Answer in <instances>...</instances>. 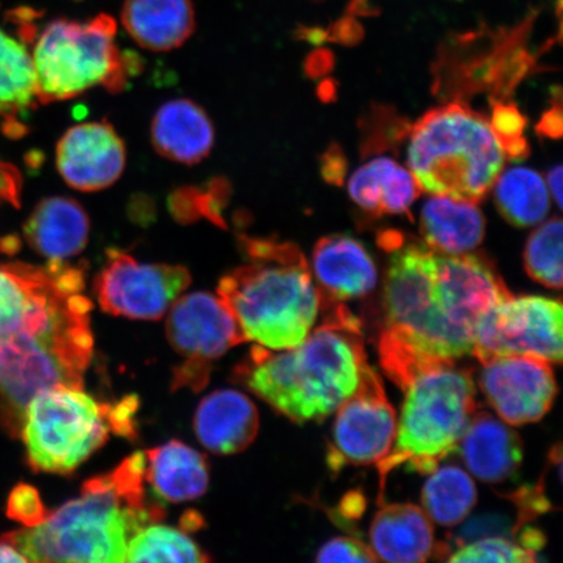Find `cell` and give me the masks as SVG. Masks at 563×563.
Returning <instances> with one entry per match:
<instances>
[{
    "mask_svg": "<svg viewBox=\"0 0 563 563\" xmlns=\"http://www.w3.org/2000/svg\"><path fill=\"white\" fill-rule=\"evenodd\" d=\"M325 319L298 346H253L235 378L294 422L321 421L356 390L368 358L361 322L343 302H327Z\"/></svg>",
    "mask_w": 563,
    "mask_h": 563,
    "instance_id": "6da1fadb",
    "label": "cell"
},
{
    "mask_svg": "<svg viewBox=\"0 0 563 563\" xmlns=\"http://www.w3.org/2000/svg\"><path fill=\"white\" fill-rule=\"evenodd\" d=\"M165 517L147 501L145 455L137 452L111 473L82 484L80 496L45 522L5 533L4 543L33 562H125L130 541Z\"/></svg>",
    "mask_w": 563,
    "mask_h": 563,
    "instance_id": "7a4b0ae2",
    "label": "cell"
},
{
    "mask_svg": "<svg viewBox=\"0 0 563 563\" xmlns=\"http://www.w3.org/2000/svg\"><path fill=\"white\" fill-rule=\"evenodd\" d=\"M246 263L227 274L218 297L241 327L246 342L271 350L298 346L311 333L321 298L311 267L297 245L241 236Z\"/></svg>",
    "mask_w": 563,
    "mask_h": 563,
    "instance_id": "3957f363",
    "label": "cell"
},
{
    "mask_svg": "<svg viewBox=\"0 0 563 563\" xmlns=\"http://www.w3.org/2000/svg\"><path fill=\"white\" fill-rule=\"evenodd\" d=\"M505 158L487 119L462 103L428 111L408 143V166L421 191L475 203L495 186Z\"/></svg>",
    "mask_w": 563,
    "mask_h": 563,
    "instance_id": "277c9868",
    "label": "cell"
},
{
    "mask_svg": "<svg viewBox=\"0 0 563 563\" xmlns=\"http://www.w3.org/2000/svg\"><path fill=\"white\" fill-rule=\"evenodd\" d=\"M405 402L391 452L376 464L379 474L378 505L384 503L387 477L405 466L431 474L452 455L476 410L473 373L456 362L432 365L404 389Z\"/></svg>",
    "mask_w": 563,
    "mask_h": 563,
    "instance_id": "5b68a950",
    "label": "cell"
},
{
    "mask_svg": "<svg viewBox=\"0 0 563 563\" xmlns=\"http://www.w3.org/2000/svg\"><path fill=\"white\" fill-rule=\"evenodd\" d=\"M139 399L97 402L82 389L47 387L27 405L20 438L35 473L66 475L109 440L110 433L133 439Z\"/></svg>",
    "mask_w": 563,
    "mask_h": 563,
    "instance_id": "8992f818",
    "label": "cell"
},
{
    "mask_svg": "<svg viewBox=\"0 0 563 563\" xmlns=\"http://www.w3.org/2000/svg\"><path fill=\"white\" fill-rule=\"evenodd\" d=\"M115 35V20L103 13L48 24L32 56L38 102L67 101L97 87L121 93L140 63L119 51Z\"/></svg>",
    "mask_w": 563,
    "mask_h": 563,
    "instance_id": "52a82bcc",
    "label": "cell"
},
{
    "mask_svg": "<svg viewBox=\"0 0 563 563\" xmlns=\"http://www.w3.org/2000/svg\"><path fill=\"white\" fill-rule=\"evenodd\" d=\"M86 271L67 262L44 267L24 263L0 265V340L26 335L42 340L95 342Z\"/></svg>",
    "mask_w": 563,
    "mask_h": 563,
    "instance_id": "ba28073f",
    "label": "cell"
},
{
    "mask_svg": "<svg viewBox=\"0 0 563 563\" xmlns=\"http://www.w3.org/2000/svg\"><path fill=\"white\" fill-rule=\"evenodd\" d=\"M511 295L487 257L435 252L431 290L435 355L453 362L473 356L478 321Z\"/></svg>",
    "mask_w": 563,
    "mask_h": 563,
    "instance_id": "9c48e42d",
    "label": "cell"
},
{
    "mask_svg": "<svg viewBox=\"0 0 563 563\" xmlns=\"http://www.w3.org/2000/svg\"><path fill=\"white\" fill-rule=\"evenodd\" d=\"M166 333L173 349L185 357L174 371V390H202L209 383L211 363L246 342L229 308L209 292L176 299L168 309Z\"/></svg>",
    "mask_w": 563,
    "mask_h": 563,
    "instance_id": "30bf717a",
    "label": "cell"
},
{
    "mask_svg": "<svg viewBox=\"0 0 563 563\" xmlns=\"http://www.w3.org/2000/svg\"><path fill=\"white\" fill-rule=\"evenodd\" d=\"M562 316L559 300L511 295L478 321L473 356L484 363L497 356L525 355L560 365Z\"/></svg>",
    "mask_w": 563,
    "mask_h": 563,
    "instance_id": "8fae6325",
    "label": "cell"
},
{
    "mask_svg": "<svg viewBox=\"0 0 563 563\" xmlns=\"http://www.w3.org/2000/svg\"><path fill=\"white\" fill-rule=\"evenodd\" d=\"M328 467L340 473L347 466L377 464L391 452L398 419L382 377L368 364L356 390L336 408Z\"/></svg>",
    "mask_w": 563,
    "mask_h": 563,
    "instance_id": "7c38bea8",
    "label": "cell"
},
{
    "mask_svg": "<svg viewBox=\"0 0 563 563\" xmlns=\"http://www.w3.org/2000/svg\"><path fill=\"white\" fill-rule=\"evenodd\" d=\"M189 285L191 274L185 266L143 264L118 250L108 252L95 284L104 312L147 321L164 317Z\"/></svg>",
    "mask_w": 563,
    "mask_h": 563,
    "instance_id": "4fadbf2b",
    "label": "cell"
},
{
    "mask_svg": "<svg viewBox=\"0 0 563 563\" xmlns=\"http://www.w3.org/2000/svg\"><path fill=\"white\" fill-rule=\"evenodd\" d=\"M481 364L478 385L499 419L525 426L551 411L559 390L553 364L525 355L497 356Z\"/></svg>",
    "mask_w": 563,
    "mask_h": 563,
    "instance_id": "5bb4252c",
    "label": "cell"
},
{
    "mask_svg": "<svg viewBox=\"0 0 563 563\" xmlns=\"http://www.w3.org/2000/svg\"><path fill=\"white\" fill-rule=\"evenodd\" d=\"M56 166L77 191H101L114 185L124 172L123 140L106 121L77 124L56 146Z\"/></svg>",
    "mask_w": 563,
    "mask_h": 563,
    "instance_id": "9a60e30c",
    "label": "cell"
},
{
    "mask_svg": "<svg viewBox=\"0 0 563 563\" xmlns=\"http://www.w3.org/2000/svg\"><path fill=\"white\" fill-rule=\"evenodd\" d=\"M312 267L321 305L365 297L377 285V267L369 252L349 235L317 242Z\"/></svg>",
    "mask_w": 563,
    "mask_h": 563,
    "instance_id": "2e32d148",
    "label": "cell"
},
{
    "mask_svg": "<svg viewBox=\"0 0 563 563\" xmlns=\"http://www.w3.org/2000/svg\"><path fill=\"white\" fill-rule=\"evenodd\" d=\"M456 450L478 481L499 484L516 476L523 462V442L503 419L475 412Z\"/></svg>",
    "mask_w": 563,
    "mask_h": 563,
    "instance_id": "e0dca14e",
    "label": "cell"
},
{
    "mask_svg": "<svg viewBox=\"0 0 563 563\" xmlns=\"http://www.w3.org/2000/svg\"><path fill=\"white\" fill-rule=\"evenodd\" d=\"M194 426L197 439L209 452L230 455L244 452L256 440L260 417L245 394L223 389L201 400Z\"/></svg>",
    "mask_w": 563,
    "mask_h": 563,
    "instance_id": "ac0fdd59",
    "label": "cell"
},
{
    "mask_svg": "<svg viewBox=\"0 0 563 563\" xmlns=\"http://www.w3.org/2000/svg\"><path fill=\"white\" fill-rule=\"evenodd\" d=\"M369 541L378 561L426 562L438 551L431 518L420 506L408 503L379 504Z\"/></svg>",
    "mask_w": 563,
    "mask_h": 563,
    "instance_id": "d6986e66",
    "label": "cell"
},
{
    "mask_svg": "<svg viewBox=\"0 0 563 563\" xmlns=\"http://www.w3.org/2000/svg\"><path fill=\"white\" fill-rule=\"evenodd\" d=\"M90 222L86 209L69 197H48L24 224L27 244L48 262H67L86 250Z\"/></svg>",
    "mask_w": 563,
    "mask_h": 563,
    "instance_id": "ffe728a7",
    "label": "cell"
},
{
    "mask_svg": "<svg viewBox=\"0 0 563 563\" xmlns=\"http://www.w3.org/2000/svg\"><path fill=\"white\" fill-rule=\"evenodd\" d=\"M152 143L162 157L183 165L206 159L214 145V126L208 114L191 100L168 101L153 118Z\"/></svg>",
    "mask_w": 563,
    "mask_h": 563,
    "instance_id": "44dd1931",
    "label": "cell"
},
{
    "mask_svg": "<svg viewBox=\"0 0 563 563\" xmlns=\"http://www.w3.org/2000/svg\"><path fill=\"white\" fill-rule=\"evenodd\" d=\"M122 21L137 45L156 53L180 47L196 26L191 0H125Z\"/></svg>",
    "mask_w": 563,
    "mask_h": 563,
    "instance_id": "7402d4cb",
    "label": "cell"
},
{
    "mask_svg": "<svg viewBox=\"0 0 563 563\" xmlns=\"http://www.w3.org/2000/svg\"><path fill=\"white\" fill-rule=\"evenodd\" d=\"M144 455L145 482L166 501L186 503L206 495L209 466L197 450L173 440Z\"/></svg>",
    "mask_w": 563,
    "mask_h": 563,
    "instance_id": "603a6c76",
    "label": "cell"
},
{
    "mask_svg": "<svg viewBox=\"0 0 563 563\" xmlns=\"http://www.w3.org/2000/svg\"><path fill=\"white\" fill-rule=\"evenodd\" d=\"M420 230L428 249L461 255L482 243L485 220L475 202L434 196L422 206Z\"/></svg>",
    "mask_w": 563,
    "mask_h": 563,
    "instance_id": "cb8c5ba5",
    "label": "cell"
},
{
    "mask_svg": "<svg viewBox=\"0 0 563 563\" xmlns=\"http://www.w3.org/2000/svg\"><path fill=\"white\" fill-rule=\"evenodd\" d=\"M411 172L390 158H376L352 175L351 199L373 214L407 213L420 195Z\"/></svg>",
    "mask_w": 563,
    "mask_h": 563,
    "instance_id": "d4e9b609",
    "label": "cell"
},
{
    "mask_svg": "<svg viewBox=\"0 0 563 563\" xmlns=\"http://www.w3.org/2000/svg\"><path fill=\"white\" fill-rule=\"evenodd\" d=\"M422 487V508L432 522L454 527L463 522L477 503L473 477L461 467H438Z\"/></svg>",
    "mask_w": 563,
    "mask_h": 563,
    "instance_id": "484cf974",
    "label": "cell"
},
{
    "mask_svg": "<svg viewBox=\"0 0 563 563\" xmlns=\"http://www.w3.org/2000/svg\"><path fill=\"white\" fill-rule=\"evenodd\" d=\"M495 197L499 213L516 228H532L549 211V191L541 175L531 168L514 167L498 176Z\"/></svg>",
    "mask_w": 563,
    "mask_h": 563,
    "instance_id": "4316f807",
    "label": "cell"
},
{
    "mask_svg": "<svg viewBox=\"0 0 563 563\" xmlns=\"http://www.w3.org/2000/svg\"><path fill=\"white\" fill-rule=\"evenodd\" d=\"M37 100L33 60L24 45L0 27V115L15 121Z\"/></svg>",
    "mask_w": 563,
    "mask_h": 563,
    "instance_id": "83f0119b",
    "label": "cell"
},
{
    "mask_svg": "<svg viewBox=\"0 0 563 563\" xmlns=\"http://www.w3.org/2000/svg\"><path fill=\"white\" fill-rule=\"evenodd\" d=\"M201 551L185 532L167 526L150 525L130 541L125 562H208Z\"/></svg>",
    "mask_w": 563,
    "mask_h": 563,
    "instance_id": "f1b7e54d",
    "label": "cell"
},
{
    "mask_svg": "<svg viewBox=\"0 0 563 563\" xmlns=\"http://www.w3.org/2000/svg\"><path fill=\"white\" fill-rule=\"evenodd\" d=\"M543 533L526 528L518 537H493L464 544L449 555V562H534L543 549Z\"/></svg>",
    "mask_w": 563,
    "mask_h": 563,
    "instance_id": "f546056e",
    "label": "cell"
},
{
    "mask_svg": "<svg viewBox=\"0 0 563 563\" xmlns=\"http://www.w3.org/2000/svg\"><path fill=\"white\" fill-rule=\"evenodd\" d=\"M526 272L554 290L562 287V221L553 218L532 232L523 253Z\"/></svg>",
    "mask_w": 563,
    "mask_h": 563,
    "instance_id": "4dcf8cb0",
    "label": "cell"
},
{
    "mask_svg": "<svg viewBox=\"0 0 563 563\" xmlns=\"http://www.w3.org/2000/svg\"><path fill=\"white\" fill-rule=\"evenodd\" d=\"M490 126L506 157L519 161L527 156L528 145L523 137L526 119L516 106L495 104Z\"/></svg>",
    "mask_w": 563,
    "mask_h": 563,
    "instance_id": "1f68e13d",
    "label": "cell"
},
{
    "mask_svg": "<svg viewBox=\"0 0 563 563\" xmlns=\"http://www.w3.org/2000/svg\"><path fill=\"white\" fill-rule=\"evenodd\" d=\"M52 511L46 509L37 489L30 484H19L13 488L7 501V516L23 523L25 527H34L45 522Z\"/></svg>",
    "mask_w": 563,
    "mask_h": 563,
    "instance_id": "d6a6232c",
    "label": "cell"
},
{
    "mask_svg": "<svg viewBox=\"0 0 563 563\" xmlns=\"http://www.w3.org/2000/svg\"><path fill=\"white\" fill-rule=\"evenodd\" d=\"M317 562H377L376 554L364 541L352 537L329 540L317 552Z\"/></svg>",
    "mask_w": 563,
    "mask_h": 563,
    "instance_id": "836d02e7",
    "label": "cell"
},
{
    "mask_svg": "<svg viewBox=\"0 0 563 563\" xmlns=\"http://www.w3.org/2000/svg\"><path fill=\"white\" fill-rule=\"evenodd\" d=\"M21 186L23 183L18 168L0 159V203L7 202L19 208Z\"/></svg>",
    "mask_w": 563,
    "mask_h": 563,
    "instance_id": "e575fe53",
    "label": "cell"
},
{
    "mask_svg": "<svg viewBox=\"0 0 563 563\" xmlns=\"http://www.w3.org/2000/svg\"><path fill=\"white\" fill-rule=\"evenodd\" d=\"M344 167H346V164H344L342 153L333 147V150L327 154L325 158H323V178L330 183H334V185H341V180L344 176Z\"/></svg>",
    "mask_w": 563,
    "mask_h": 563,
    "instance_id": "d590c367",
    "label": "cell"
},
{
    "mask_svg": "<svg viewBox=\"0 0 563 563\" xmlns=\"http://www.w3.org/2000/svg\"><path fill=\"white\" fill-rule=\"evenodd\" d=\"M541 135L559 139L562 133V112L561 108H554L545 112L538 125Z\"/></svg>",
    "mask_w": 563,
    "mask_h": 563,
    "instance_id": "8d00e7d4",
    "label": "cell"
},
{
    "mask_svg": "<svg viewBox=\"0 0 563 563\" xmlns=\"http://www.w3.org/2000/svg\"><path fill=\"white\" fill-rule=\"evenodd\" d=\"M333 40L341 42H355L357 37H362L363 31L361 25L354 19H344L338 21L333 26Z\"/></svg>",
    "mask_w": 563,
    "mask_h": 563,
    "instance_id": "74e56055",
    "label": "cell"
},
{
    "mask_svg": "<svg viewBox=\"0 0 563 563\" xmlns=\"http://www.w3.org/2000/svg\"><path fill=\"white\" fill-rule=\"evenodd\" d=\"M547 187L551 191L558 207H562V166H555L548 174Z\"/></svg>",
    "mask_w": 563,
    "mask_h": 563,
    "instance_id": "f35d334b",
    "label": "cell"
},
{
    "mask_svg": "<svg viewBox=\"0 0 563 563\" xmlns=\"http://www.w3.org/2000/svg\"><path fill=\"white\" fill-rule=\"evenodd\" d=\"M0 562H27L23 554L10 544L0 543Z\"/></svg>",
    "mask_w": 563,
    "mask_h": 563,
    "instance_id": "ab89813d",
    "label": "cell"
}]
</instances>
